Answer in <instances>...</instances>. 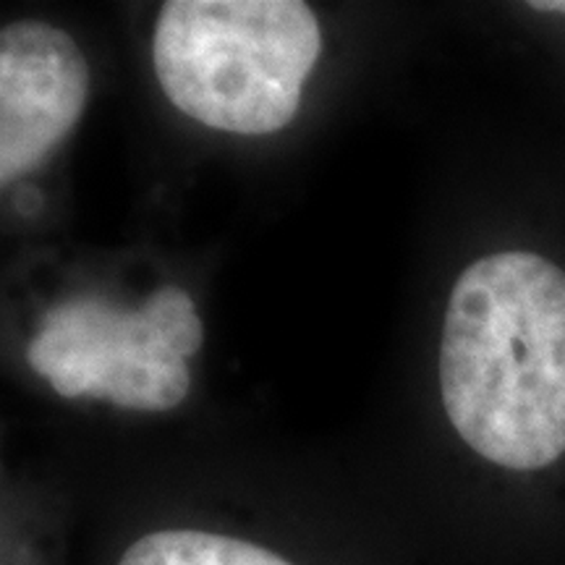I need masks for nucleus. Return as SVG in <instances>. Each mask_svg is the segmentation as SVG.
<instances>
[{"label": "nucleus", "instance_id": "1", "mask_svg": "<svg viewBox=\"0 0 565 565\" xmlns=\"http://www.w3.org/2000/svg\"><path fill=\"white\" fill-rule=\"evenodd\" d=\"M443 406L466 448L534 475L565 456V270L498 252L458 275L440 345Z\"/></svg>", "mask_w": 565, "mask_h": 565}, {"label": "nucleus", "instance_id": "2", "mask_svg": "<svg viewBox=\"0 0 565 565\" xmlns=\"http://www.w3.org/2000/svg\"><path fill=\"white\" fill-rule=\"evenodd\" d=\"M320 51V24L301 0H168L152 34L168 100L244 137L294 121Z\"/></svg>", "mask_w": 565, "mask_h": 565}, {"label": "nucleus", "instance_id": "3", "mask_svg": "<svg viewBox=\"0 0 565 565\" xmlns=\"http://www.w3.org/2000/svg\"><path fill=\"white\" fill-rule=\"evenodd\" d=\"M26 362L63 398H105L137 412H168L189 395L186 359L145 307L97 296L53 307L26 345Z\"/></svg>", "mask_w": 565, "mask_h": 565}, {"label": "nucleus", "instance_id": "4", "mask_svg": "<svg viewBox=\"0 0 565 565\" xmlns=\"http://www.w3.org/2000/svg\"><path fill=\"white\" fill-rule=\"evenodd\" d=\"M89 66L74 40L42 21L0 34V183L38 168L79 124Z\"/></svg>", "mask_w": 565, "mask_h": 565}, {"label": "nucleus", "instance_id": "5", "mask_svg": "<svg viewBox=\"0 0 565 565\" xmlns=\"http://www.w3.org/2000/svg\"><path fill=\"white\" fill-rule=\"evenodd\" d=\"M118 565H296L242 536L204 529H160L139 536Z\"/></svg>", "mask_w": 565, "mask_h": 565}, {"label": "nucleus", "instance_id": "6", "mask_svg": "<svg viewBox=\"0 0 565 565\" xmlns=\"http://www.w3.org/2000/svg\"><path fill=\"white\" fill-rule=\"evenodd\" d=\"M141 307L152 315V320L158 322L162 335L168 338V343H171L183 359L194 356V353L200 351L204 338L202 320L200 315H196L192 296L183 291V288H160V291L147 296Z\"/></svg>", "mask_w": 565, "mask_h": 565}, {"label": "nucleus", "instance_id": "7", "mask_svg": "<svg viewBox=\"0 0 565 565\" xmlns=\"http://www.w3.org/2000/svg\"><path fill=\"white\" fill-rule=\"evenodd\" d=\"M534 11H542V13H565V0H536V3H529Z\"/></svg>", "mask_w": 565, "mask_h": 565}]
</instances>
